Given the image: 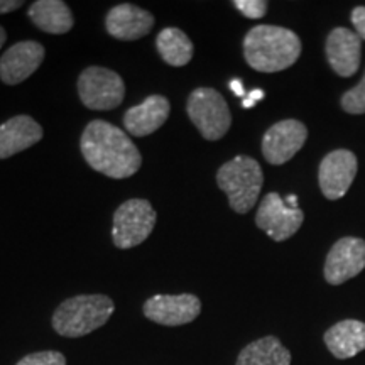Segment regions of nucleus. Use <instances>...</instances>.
Masks as SVG:
<instances>
[{
  "instance_id": "1",
  "label": "nucleus",
  "mask_w": 365,
  "mask_h": 365,
  "mask_svg": "<svg viewBox=\"0 0 365 365\" xmlns=\"http://www.w3.org/2000/svg\"><path fill=\"white\" fill-rule=\"evenodd\" d=\"M80 149L91 170L113 180H125L140 170L143 156L125 130L95 118L85 127Z\"/></svg>"
},
{
  "instance_id": "2",
  "label": "nucleus",
  "mask_w": 365,
  "mask_h": 365,
  "mask_svg": "<svg viewBox=\"0 0 365 365\" xmlns=\"http://www.w3.org/2000/svg\"><path fill=\"white\" fill-rule=\"evenodd\" d=\"M301 39L281 26L259 24L244 38V56L255 71L277 73L293 66L301 56Z\"/></svg>"
},
{
  "instance_id": "3",
  "label": "nucleus",
  "mask_w": 365,
  "mask_h": 365,
  "mask_svg": "<svg viewBox=\"0 0 365 365\" xmlns=\"http://www.w3.org/2000/svg\"><path fill=\"white\" fill-rule=\"evenodd\" d=\"M115 312L112 298L105 294H78L63 301L53 313V328L66 339H80L102 328Z\"/></svg>"
},
{
  "instance_id": "4",
  "label": "nucleus",
  "mask_w": 365,
  "mask_h": 365,
  "mask_svg": "<svg viewBox=\"0 0 365 365\" xmlns=\"http://www.w3.org/2000/svg\"><path fill=\"white\" fill-rule=\"evenodd\" d=\"M217 185L227 195L228 205L235 213H247L257 203L264 185L261 164L250 156H235L222 164L217 173Z\"/></svg>"
},
{
  "instance_id": "5",
  "label": "nucleus",
  "mask_w": 365,
  "mask_h": 365,
  "mask_svg": "<svg viewBox=\"0 0 365 365\" xmlns=\"http://www.w3.org/2000/svg\"><path fill=\"white\" fill-rule=\"evenodd\" d=\"M190 120L203 139L220 140L232 125V113L220 91L200 86L190 93L186 102Z\"/></svg>"
},
{
  "instance_id": "6",
  "label": "nucleus",
  "mask_w": 365,
  "mask_h": 365,
  "mask_svg": "<svg viewBox=\"0 0 365 365\" xmlns=\"http://www.w3.org/2000/svg\"><path fill=\"white\" fill-rule=\"evenodd\" d=\"M158 213L148 200H127L113 213L112 240L117 249L137 247L153 234Z\"/></svg>"
},
{
  "instance_id": "7",
  "label": "nucleus",
  "mask_w": 365,
  "mask_h": 365,
  "mask_svg": "<svg viewBox=\"0 0 365 365\" xmlns=\"http://www.w3.org/2000/svg\"><path fill=\"white\" fill-rule=\"evenodd\" d=\"M81 103L90 110H113L124 102L125 83L118 73L103 66H88L76 81Z\"/></svg>"
},
{
  "instance_id": "8",
  "label": "nucleus",
  "mask_w": 365,
  "mask_h": 365,
  "mask_svg": "<svg viewBox=\"0 0 365 365\" xmlns=\"http://www.w3.org/2000/svg\"><path fill=\"white\" fill-rule=\"evenodd\" d=\"M304 222L303 210L298 207V196L282 198L277 193H267L255 213V225L276 242L291 239Z\"/></svg>"
},
{
  "instance_id": "9",
  "label": "nucleus",
  "mask_w": 365,
  "mask_h": 365,
  "mask_svg": "<svg viewBox=\"0 0 365 365\" xmlns=\"http://www.w3.org/2000/svg\"><path fill=\"white\" fill-rule=\"evenodd\" d=\"M143 312L145 318L158 325L181 327L198 318L202 313V301L190 293L156 294L145 301Z\"/></svg>"
},
{
  "instance_id": "10",
  "label": "nucleus",
  "mask_w": 365,
  "mask_h": 365,
  "mask_svg": "<svg viewBox=\"0 0 365 365\" xmlns=\"http://www.w3.org/2000/svg\"><path fill=\"white\" fill-rule=\"evenodd\" d=\"M308 139V129L296 118H286L269 127L262 137V154L269 164L281 166L293 159Z\"/></svg>"
},
{
  "instance_id": "11",
  "label": "nucleus",
  "mask_w": 365,
  "mask_h": 365,
  "mask_svg": "<svg viewBox=\"0 0 365 365\" xmlns=\"http://www.w3.org/2000/svg\"><path fill=\"white\" fill-rule=\"evenodd\" d=\"M357 156L346 149L328 153L319 163L318 182L323 196L328 200H340L350 190L357 175Z\"/></svg>"
},
{
  "instance_id": "12",
  "label": "nucleus",
  "mask_w": 365,
  "mask_h": 365,
  "mask_svg": "<svg viewBox=\"0 0 365 365\" xmlns=\"http://www.w3.org/2000/svg\"><path fill=\"white\" fill-rule=\"evenodd\" d=\"M365 269V240L359 237H344L336 240L327 255L325 279L328 284H344Z\"/></svg>"
},
{
  "instance_id": "13",
  "label": "nucleus",
  "mask_w": 365,
  "mask_h": 365,
  "mask_svg": "<svg viewBox=\"0 0 365 365\" xmlns=\"http://www.w3.org/2000/svg\"><path fill=\"white\" fill-rule=\"evenodd\" d=\"M46 49L36 41H21L12 44L0 58V80L9 86L19 85L34 75L44 61Z\"/></svg>"
},
{
  "instance_id": "14",
  "label": "nucleus",
  "mask_w": 365,
  "mask_h": 365,
  "mask_svg": "<svg viewBox=\"0 0 365 365\" xmlns=\"http://www.w3.org/2000/svg\"><path fill=\"white\" fill-rule=\"evenodd\" d=\"M154 16L134 4H118L105 16V29L112 38L135 41L145 38L154 27Z\"/></svg>"
},
{
  "instance_id": "15",
  "label": "nucleus",
  "mask_w": 365,
  "mask_h": 365,
  "mask_svg": "<svg viewBox=\"0 0 365 365\" xmlns=\"http://www.w3.org/2000/svg\"><path fill=\"white\" fill-rule=\"evenodd\" d=\"M327 58L331 70L336 75L349 78L354 76L360 68V58H362V39L357 33L336 27L327 38Z\"/></svg>"
},
{
  "instance_id": "16",
  "label": "nucleus",
  "mask_w": 365,
  "mask_h": 365,
  "mask_svg": "<svg viewBox=\"0 0 365 365\" xmlns=\"http://www.w3.org/2000/svg\"><path fill=\"white\" fill-rule=\"evenodd\" d=\"M171 112L170 100L163 95H150L143 103L124 113V127L130 135L145 137L161 129Z\"/></svg>"
},
{
  "instance_id": "17",
  "label": "nucleus",
  "mask_w": 365,
  "mask_h": 365,
  "mask_svg": "<svg viewBox=\"0 0 365 365\" xmlns=\"http://www.w3.org/2000/svg\"><path fill=\"white\" fill-rule=\"evenodd\" d=\"M44 132L31 115H16L0 125V159H7L33 148Z\"/></svg>"
},
{
  "instance_id": "18",
  "label": "nucleus",
  "mask_w": 365,
  "mask_h": 365,
  "mask_svg": "<svg viewBox=\"0 0 365 365\" xmlns=\"http://www.w3.org/2000/svg\"><path fill=\"white\" fill-rule=\"evenodd\" d=\"M323 339L333 357L352 359L365 350V323L359 319H344L328 328Z\"/></svg>"
},
{
  "instance_id": "19",
  "label": "nucleus",
  "mask_w": 365,
  "mask_h": 365,
  "mask_svg": "<svg viewBox=\"0 0 365 365\" xmlns=\"http://www.w3.org/2000/svg\"><path fill=\"white\" fill-rule=\"evenodd\" d=\"M27 16L43 33L66 34L75 26L71 9L63 0H38L31 4Z\"/></svg>"
},
{
  "instance_id": "20",
  "label": "nucleus",
  "mask_w": 365,
  "mask_h": 365,
  "mask_svg": "<svg viewBox=\"0 0 365 365\" xmlns=\"http://www.w3.org/2000/svg\"><path fill=\"white\" fill-rule=\"evenodd\" d=\"M235 365H291V352L277 336H262L242 349Z\"/></svg>"
},
{
  "instance_id": "21",
  "label": "nucleus",
  "mask_w": 365,
  "mask_h": 365,
  "mask_svg": "<svg viewBox=\"0 0 365 365\" xmlns=\"http://www.w3.org/2000/svg\"><path fill=\"white\" fill-rule=\"evenodd\" d=\"M156 48L163 61L175 68L188 65L195 53V46L188 34H185L178 27L163 29L156 38Z\"/></svg>"
},
{
  "instance_id": "22",
  "label": "nucleus",
  "mask_w": 365,
  "mask_h": 365,
  "mask_svg": "<svg viewBox=\"0 0 365 365\" xmlns=\"http://www.w3.org/2000/svg\"><path fill=\"white\" fill-rule=\"evenodd\" d=\"M341 108L346 113H352V115H362V113H365V75L359 81V85L345 91L344 97H341Z\"/></svg>"
},
{
  "instance_id": "23",
  "label": "nucleus",
  "mask_w": 365,
  "mask_h": 365,
  "mask_svg": "<svg viewBox=\"0 0 365 365\" xmlns=\"http://www.w3.org/2000/svg\"><path fill=\"white\" fill-rule=\"evenodd\" d=\"M16 365H66V357L56 350H44L26 355Z\"/></svg>"
},
{
  "instance_id": "24",
  "label": "nucleus",
  "mask_w": 365,
  "mask_h": 365,
  "mask_svg": "<svg viewBox=\"0 0 365 365\" xmlns=\"http://www.w3.org/2000/svg\"><path fill=\"white\" fill-rule=\"evenodd\" d=\"M234 7L249 19H262L267 14V2L264 0H235Z\"/></svg>"
},
{
  "instance_id": "25",
  "label": "nucleus",
  "mask_w": 365,
  "mask_h": 365,
  "mask_svg": "<svg viewBox=\"0 0 365 365\" xmlns=\"http://www.w3.org/2000/svg\"><path fill=\"white\" fill-rule=\"evenodd\" d=\"M352 24L359 38L365 41V7H355L352 11Z\"/></svg>"
},
{
  "instance_id": "26",
  "label": "nucleus",
  "mask_w": 365,
  "mask_h": 365,
  "mask_svg": "<svg viewBox=\"0 0 365 365\" xmlns=\"http://www.w3.org/2000/svg\"><path fill=\"white\" fill-rule=\"evenodd\" d=\"M22 4H24L22 0H0V16L17 11L22 7Z\"/></svg>"
},
{
  "instance_id": "27",
  "label": "nucleus",
  "mask_w": 365,
  "mask_h": 365,
  "mask_svg": "<svg viewBox=\"0 0 365 365\" xmlns=\"http://www.w3.org/2000/svg\"><path fill=\"white\" fill-rule=\"evenodd\" d=\"M264 97H266V95H264V91L259 90V88H255L252 93H250L249 97L245 98L244 102H242V105H244V108H250V107H254V105L257 103L259 100H262Z\"/></svg>"
},
{
  "instance_id": "28",
  "label": "nucleus",
  "mask_w": 365,
  "mask_h": 365,
  "mask_svg": "<svg viewBox=\"0 0 365 365\" xmlns=\"http://www.w3.org/2000/svg\"><path fill=\"white\" fill-rule=\"evenodd\" d=\"M228 86H230L232 91L237 95V97H244L245 95V90H244V85H242L240 80H232L230 83H228Z\"/></svg>"
},
{
  "instance_id": "29",
  "label": "nucleus",
  "mask_w": 365,
  "mask_h": 365,
  "mask_svg": "<svg viewBox=\"0 0 365 365\" xmlns=\"http://www.w3.org/2000/svg\"><path fill=\"white\" fill-rule=\"evenodd\" d=\"M6 41H7V33H6V29H4V27L0 26V48H2L4 44H6Z\"/></svg>"
}]
</instances>
